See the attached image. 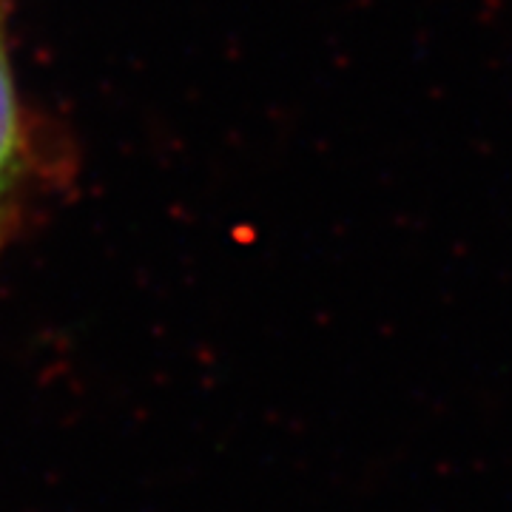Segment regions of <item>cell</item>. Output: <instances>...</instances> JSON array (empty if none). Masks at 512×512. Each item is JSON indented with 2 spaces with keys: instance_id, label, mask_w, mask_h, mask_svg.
Here are the masks:
<instances>
[{
  "instance_id": "obj_1",
  "label": "cell",
  "mask_w": 512,
  "mask_h": 512,
  "mask_svg": "<svg viewBox=\"0 0 512 512\" xmlns=\"http://www.w3.org/2000/svg\"><path fill=\"white\" fill-rule=\"evenodd\" d=\"M20 165V120L18 103H15V86L6 63V52L0 43V222H3V208L9 188L15 183Z\"/></svg>"
}]
</instances>
